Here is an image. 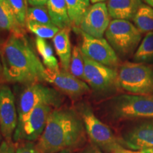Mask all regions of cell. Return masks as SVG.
Segmentation results:
<instances>
[{
    "mask_svg": "<svg viewBox=\"0 0 153 153\" xmlns=\"http://www.w3.org/2000/svg\"><path fill=\"white\" fill-rule=\"evenodd\" d=\"M133 21L141 33H153V8L143 4Z\"/></svg>",
    "mask_w": 153,
    "mask_h": 153,
    "instance_id": "21",
    "label": "cell"
},
{
    "mask_svg": "<svg viewBox=\"0 0 153 153\" xmlns=\"http://www.w3.org/2000/svg\"><path fill=\"white\" fill-rule=\"evenodd\" d=\"M1 130H0V145H1V142H2V141H1Z\"/></svg>",
    "mask_w": 153,
    "mask_h": 153,
    "instance_id": "37",
    "label": "cell"
},
{
    "mask_svg": "<svg viewBox=\"0 0 153 153\" xmlns=\"http://www.w3.org/2000/svg\"><path fill=\"white\" fill-rule=\"evenodd\" d=\"M27 1L31 7H45L48 0H27Z\"/></svg>",
    "mask_w": 153,
    "mask_h": 153,
    "instance_id": "29",
    "label": "cell"
},
{
    "mask_svg": "<svg viewBox=\"0 0 153 153\" xmlns=\"http://www.w3.org/2000/svg\"><path fill=\"white\" fill-rule=\"evenodd\" d=\"M0 30L14 35H25L24 28L17 22L9 0H0Z\"/></svg>",
    "mask_w": 153,
    "mask_h": 153,
    "instance_id": "17",
    "label": "cell"
},
{
    "mask_svg": "<svg viewBox=\"0 0 153 153\" xmlns=\"http://www.w3.org/2000/svg\"><path fill=\"white\" fill-rule=\"evenodd\" d=\"M45 82L52 84L71 97H79L90 90L89 86L85 81L65 70H51L46 68Z\"/></svg>",
    "mask_w": 153,
    "mask_h": 153,
    "instance_id": "14",
    "label": "cell"
},
{
    "mask_svg": "<svg viewBox=\"0 0 153 153\" xmlns=\"http://www.w3.org/2000/svg\"><path fill=\"white\" fill-rule=\"evenodd\" d=\"M142 4L141 0H108L106 7L111 18L133 21Z\"/></svg>",
    "mask_w": 153,
    "mask_h": 153,
    "instance_id": "15",
    "label": "cell"
},
{
    "mask_svg": "<svg viewBox=\"0 0 153 153\" xmlns=\"http://www.w3.org/2000/svg\"><path fill=\"white\" fill-rule=\"evenodd\" d=\"M57 153H71V151H70V150H65L61 151V152H57Z\"/></svg>",
    "mask_w": 153,
    "mask_h": 153,
    "instance_id": "36",
    "label": "cell"
},
{
    "mask_svg": "<svg viewBox=\"0 0 153 153\" xmlns=\"http://www.w3.org/2000/svg\"><path fill=\"white\" fill-rule=\"evenodd\" d=\"M46 7L50 17L56 27L60 29L72 28L65 0H48Z\"/></svg>",
    "mask_w": 153,
    "mask_h": 153,
    "instance_id": "18",
    "label": "cell"
},
{
    "mask_svg": "<svg viewBox=\"0 0 153 153\" xmlns=\"http://www.w3.org/2000/svg\"><path fill=\"white\" fill-rule=\"evenodd\" d=\"M16 153H41L36 145L31 142H26L20 145L16 149Z\"/></svg>",
    "mask_w": 153,
    "mask_h": 153,
    "instance_id": "27",
    "label": "cell"
},
{
    "mask_svg": "<svg viewBox=\"0 0 153 153\" xmlns=\"http://www.w3.org/2000/svg\"><path fill=\"white\" fill-rule=\"evenodd\" d=\"M118 87L136 95L153 94V64H122L118 71Z\"/></svg>",
    "mask_w": 153,
    "mask_h": 153,
    "instance_id": "3",
    "label": "cell"
},
{
    "mask_svg": "<svg viewBox=\"0 0 153 153\" xmlns=\"http://www.w3.org/2000/svg\"><path fill=\"white\" fill-rule=\"evenodd\" d=\"M120 142L122 146L134 151L153 148V118L143 120L126 130Z\"/></svg>",
    "mask_w": 153,
    "mask_h": 153,
    "instance_id": "12",
    "label": "cell"
},
{
    "mask_svg": "<svg viewBox=\"0 0 153 153\" xmlns=\"http://www.w3.org/2000/svg\"><path fill=\"white\" fill-rule=\"evenodd\" d=\"M18 111L14 95L9 87H0V130L7 142L12 143V137L18 124Z\"/></svg>",
    "mask_w": 153,
    "mask_h": 153,
    "instance_id": "11",
    "label": "cell"
},
{
    "mask_svg": "<svg viewBox=\"0 0 153 153\" xmlns=\"http://www.w3.org/2000/svg\"><path fill=\"white\" fill-rule=\"evenodd\" d=\"M62 97L58 91L41 83L28 85L21 94L18 104V123L24 120L36 107L41 104L59 106Z\"/></svg>",
    "mask_w": 153,
    "mask_h": 153,
    "instance_id": "6",
    "label": "cell"
},
{
    "mask_svg": "<svg viewBox=\"0 0 153 153\" xmlns=\"http://www.w3.org/2000/svg\"><path fill=\"white\" fill-rule=\"evenodd\" d=\"M69 72L78 79H85V61L79 46H74L72 49Z\"/></svg>",
    "mask_w": 153,
    "mask_h": 153,
    "instance_id": "23",
    "label": "cell"
},
{
    "mask_svg": "<svg viewBox=\"0 0 153 153\" xmlns=\"http://www.w3.org/2000/svg\"><path fill=\"white\" fill-rule=\"evenodd\" d=\"M28 22L55 26L50 17L47 8L45 7H28L26 14V22Z\"/></svg>",
    "mask_w": 153,
    "mask_h": 153,
    "instance_id": "25",
    "label": "cell"
},
{
    "mask_svg": "<svg viewBox=\"0 0 153 153\" xmlns=\"http://www.w3.org/2000/svg\"><path fill=\"white\" fill-rule=\"evenodd\" d=\"M36 46L45 68L51 70H60L58 61L54 55L53 48L45 39L36 38Z\"/></svg>",
    "mask_w": 153,
    "mask_h": 153,
    "instance_id": "20",
    "label": "cell"
},
{
    "mask_svg": "<svg viewBox=\"0 0 153 153\" xmlns=\"http://www.w3.org/2000/svg\"><path fill=\"white\" fill-rule=\"evenodd\" d=\"M72 28L79 30L82 19L89 7V4L83 0H65Z\"/></svg>",
    "mask_w": 153,
    "mask_h": 153,
    "instance_id": "19",
    "label": "cell"
},
{
    "mask_svg": "<svg viewBox=\"0 0 153 153\" xmlns=\"http://www.w3.org/2000/svg\"><path fill=\"white\" fill-rule=\"evenodd\" d=\"M26 27L31 33L37 36V38L43 39L53 38L60 29L55 26H50L35 22H26Z\"/></svg>",
    "mask_w": 153,
    "mask_h": 153,
    "instance_id": "24",
    "label": "cell"
},
{
    "mask_svg": "<svg viewBox=\"0 0 153 153\" xmlns=\"http://www.w3.org/2000/svg\"><path fill=\"white\" fill-rule=\"evenodd\" d=\"M112 153H137V151L128 150V149H124L123 148L118 149V150L114 151V152H113Z\"/></svg>",
    "mask_w": 153,
    "mask_h": 153,
    "instance_id": "31",
    "label": "cell"
},
{
    "mask_svg": "<svg viewBox=\"0 0 153 153\" xmlns=\"http://www.w3.org/2000/svg\"><path fill=\"white\" fill-rule=\"evenodd\" d=\"M80 116L85 126L86 133L97 147L108 152L123 148L120 139L115 136L108 126L101 122L94 114L90 108L83 107Z\"/></svg>",
    "mask_w": 153,
    "mask_h": 153,
    "instance_id": "7",
    "label": "cell"
},
{
    "mask_svg": "<svg viewBox=\"0 0 153 153\" xmlns=\"http://www.w3.org/2000/svg\"><path fill=\"white\" fill-rule=\"evenodd\" d=\"M0 153H16V149L12 143L4 140L0 145Z\"/></svg>",
    "mask_w": 153,
    "mask_h": 153,
    "instance_id": "28",
    "label": "cell"
},
{
    "mask_svg": "<svg viewBox=\"0 0 153 153\" xmlns=\"http://www.w3.org/2000/svg\"><path fill=\"white\" fill-rule=\"evenodd\" d=\"M106 1V0H90L91 3H92L93 4L97 3H101V2H104V1Z\"/></svg>",
    "mask_w": 153,
    "mask_h": 153,
    "instance_id": "35",
    "label": "cell"
},
{
    "mask_svg": "<svg viewBox=\"0 0 153 153\" xmlns=\"http://www.w3.org/2000/svg\"><path fill=\"white\" fill-rule=\"evenodd\" d=\"M11 9L14 11L17 22L22 27H26L27 4L26 0H9Z\"/></svg>",
    "mask_w": 153,
    "mask_h": 153,
    "instance_id": "26",
    "label": "cell"
},
{
    "mask_svg": "<svg viewBox=\"0 0 153 153\" xmlns=\"http://www.w3.org/2000/svg\"><path fill=\"white\" fill-rule=\"evenodd\" d=\"M143 1H144L148 6H150V7L153 8V0H143Z\"/></svg>",
    "mask_w": 153,
    "mask_h": 153,
    "instance_id": "34",
    "label": "cell"
},
{
    "mask_svg": "<svg viewBox=\"0 0 153 153\" xmlns=\"http://www.w3.org/2000/svg\"><path fill=\"white\" fill-rule=\"evenodd\" d=\"M4 82L32 85L45 82L46 68L24 35L10 34L0 47Z\"/></svg>",
    "mask_w": 153,
    "mask_h": 153,
    "instance_id": "1",
    "label": "cell"
},
{
    "mask_svg": "<svg viewBox=\"0 0 153 153\" xmlns=\"http://www.w3.org/2000/svg\"><path fill=\"white\" fill-rule=\"evenodd\" d=\"M82 53L88 58L104 65L108 68L116 69L120 64V58L106 39L94 38L81 30Z\"/></svg>",
    "mask_w": 153,
    "mask_h": 153,
    "instance_id": "9",
    "label": "cell"
},
{
    "mask_svg": "<svg viewBox=\"0 0 153 153\" xmlns=\"http://www.w3.org/2000/svg\"><path fill=\"white\" fill-rule=\"evenodd\" d=\"M52 111V106L47 104H41L36 107L27 117L17 124L13 136L14 140L27 142L38 140L45 130Z\"/></svg>",
    "mask_w": 153,
    "mask_h": 153,
    "instance_id": "8",
    "label": "cell"
},
{
    "mask_svg": "<svg viewBox=\"0 0 153 153\" xmlns=\"http://www.w3.org/2000/svg\"><path fill=\"white\" fill-rule=\"evenodd\" d=\"M111 22L106 4L104 2L90 6L82 19L79 30L94 38H103Z\"/></svg>",
    "mask_w": 153,
    "mask_h": 153,
    "instance_id": "13",
    "label": "cell"
},
{
    "mask_svg": "<svg viewBox=\"0 0 153 153\" xmlns=\"http://www.w3.org/2000/svg\"><path fill=\"white\" fill-rule=\"evenodd\" d=\"M3 43H1V37H0V47H1V44H2Z\"/></svg>",
    "mask_w": 153,
    "mask_h": 153,
    "instance_id": "39",
    "label": "cell"
},
{
    "mask_svg": "<svg viewBox=\"0 0 153 153\" xmlns=\"http://www.w3.org/2000/svg\"><path fill=\"white\" fill-rule=\"evenodd\" d=\"M78 153H102L101 150L97 148V147L94 146V145H89L87 148L80 151Z\"/></svg>",
    "mask_w": 153,
    "mask_h": 153,
    "instance_id": "30",
    "label": "cell"
},
{
    "mask_svg": "<svg viewBox=\"0 0 153 153\" xmlns=\"http://www.w3.org/2000/svg\"><path fill=\"white\" fill-rule=\"evenodd\" d=\"M83 54V53H82ZM85 61V81L98 92H106L118 87V72L95 62L83 55Z\"/></svg>",
    "mask_w": 153,
    "mask_h": 153,
    "instance_id": "10",
    "label": "cell"
},
{
    "mask_svg": "<svg viewBox=\"0 0 153 153\" xmlns=\"http://www.w3.org/2000/svg\"><path fill=\"white\" fill-rule=\"evenodd\" d=\"M71 28L60 29L53 38L55 52L59 57L60 65L65 71L69 72L72 57V48L70 40Z\"/></svg>",
    "mask_w": 153,
    "mask_h": 153,
    "instance_id": "16",
    "label": "cell"
},
{
    "mask_svg": "<svg viewBox=\"0 0 153 153\" xmlns=\"http://www.w3.org/2000/svg\"><path fill=\"white\" fill-rule=\"evenodd\" d=\"M83 1H85L87 3H89V1H90V0H83Z\"/></svg>",
    "mask_w": 153,
    "mask_h": 153,
    "instance_id": "38",
    "label": "cell"
},
{
    "mask_svg": "<svg viewBox=\"0 0 153 153\" xmlns=\"http://www.w3.org/2000/svg\"><path fill=\"white\" fill-rule=\"evenodd\" d=\"M4 82V76H3V67H2V63H1V55H0V85L2 84Z\"/></svg>",
    "mask_w": 153,
    "mask_h": 153,
    "instance_id": "32",
    "label": "cell"
},
{
    "mask_svg": "<svg viewBox=\"0 0 153 153\" xmlns=\"http://www.w3.org/2000/svg\"><path fill=\"white\" fill-rule=\"evenodd\" d=\"M137 153H153V148L145 149V150L137 151Z\"/></svg>",
    "mask_w": 153,
    "mask_h": 153,
    "instance_id": "33",
    "label": "cell"
},
{
    "mask_svg": "<svg viewBox=\"0 0 153 153\" xmlns=\"http://www.w3.org/2000/svg\"><path fill=\"white\" fill-rule=\"evenodd\" d=\"M134 62L153 64V33H147L133 57Z\"/></svg>",
    "mask_w": 153,
    "mask_h": 153,
    "instance_id": "22",
    "label": "cell"
},
{
    "mask_svg": "<svg viewBox=\"0 0 153 153\" xmlns=\"http://www.w3.org/2000/svg\"><path fill=\"white\" fill-rule=\"evenodd\" d=\"M110 110L117 120L153 118V98L143 95H119L111 101Z\"/></svg>",
    "mask_w": 153,
    "mask_h": 153,
    "instance_id": "5",
    "label": "cell"
},
{
    "mask_svg": "<svg viewBox=\"0 0 153 153\" xmlns=\"http://www.w3.org/2000/svg\"><path fill=\"white\" fill-rule=\"evenodd\" d=\"M85 128L81 116L68 108L53 110L36 144L41 153H57L84 143Z\"/></svg>",
    "mask_w": 153,
    "mask_h": 153,
    "instance_id": "2",
    "label": "cell"
},
{
    "mask_svg": "<svg viewBox=\"0 0 153 153\" xmlns=\"http://www.w3.org/2000/svg\"><path fill=\"white\" fill-rule=\"evenodd\" d=\"M105 36L118 57L122 58L134 55L142 40V33L135 25L120 19L111 21Z\"/></svg>",
    "mask_w": 153,
    "mask_h": 153,
    "instance_id": "4",
    "label": "cell"
}]
</instances>
